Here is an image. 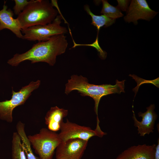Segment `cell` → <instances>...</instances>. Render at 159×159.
<instances>
[{
    "label": "cell",
    "mask_w": 159,
    "mask_h": 159,
    "mask_svg": "<svg viewBox=\"0 0 159 159\" xmlns=\"http://www.w3.org/2000/svg\"><path fill=\"white\" fill-rule=\"evenodd\" d=\"M68 45L64 34L55 35L47 41H38L24 53L16 54L7 63L12 66H16L21 62L28 60L32 63L44 62L53 66L57 57L65 52Z\"/></svg>",
    "instance_id": "1"
},
{
    "label": "cell",
    "mask_w": 159,
    "mask_h": 159,
    "mask_svg": "<svg viewBox=\"0 0 159 159\" xmlns=\"http://www.w3.org/2000/svg\"><path fill=\"white\" fill-rule=\"evenodd\" d=\"M125 80L119 81L116 80L114 85L110 84L95 85L88 83L87 79L82 75H72L65 84V93L68 94L71 91L77 90L82 96H88L95 101V111L97 115V124L100 121L98 116V109L101 98L103 96L114 93L125 92Z\"/></svg>",
    "instance_id": "2"
},
{
    "label": "cell",
    "mask_w": 159,
    "mask_h": 159,
    "mask_svg": "<svg viewBox=\"0 0 159 159\" xmlns=\"http://www.w3.org/2000/svg\"><path fill=\"white\" fill-rule=\"evenodd\" d=\"M58 12L48 0H31L16 19L23 29L50 23L57 16Z\"/></svg>",
    "instance_id": "3"
},
{
    "label": "cell",
    "mask_w": 159,
    "mask_h": 159,
    "mask_svg": "<svg viewBox=\"0 0 159 159\" xmlns=\"http://www.w3.org/2000/svg\"><path fill=\"white\" fill-rule=\"evenodd\" d=\"M27 137L41 159H52L55 150L61 142L58 134L46 128Z\"/></svg>",
    "instance_id": "4"
},
{
    "label": "cell",
    "mask_w": 159,
    "mask_h": 159,
    "mask_svg": "<svg viewBox=\"0 0 159 159\" xmlns=\"http://www.w3.org/2000/svg\"><path fill=\"white\" fill-rule=\"evenodd\" d=\"M63 19L62 14L57 15L50 23L32 26L21 29L22 33L24 34L22 39L30 41H46L55 35L64 34L68 31L66 27L60 25Z\"/></svg>",
    "instance_id": "5"
},
{
    "label": "cell",
    "mask_w": 159,
    "mask_h": 159,
    "mask_svg": "<svg viewBox=\"0 0 159 159\" xmlns=\"http://www.w3.org/2000/svg\"><path fill=\"white\" fill-rule=\"evenodd\" d=\"M40 81H32L28 85L22 87L18 92L12 90V96L9 100L0 102V119L11 123L13 121L12 112L16 107L24 104L31 95V92L37 89L40 84Z\"/></svg>",
    "instance_id": "6"
},
{
    "label": "cell",
    "mask_w": 159,
    "mask_h": 159,
    "mask_svg": "<svg viewBox=\"0 0 159 159\" xmlns=\"http://www.w3.org/2000/svg\"><path fill=\"white\" fill-rule=\"evenodd\" d=\"M58 134L61 141L71 139H80L88 140L91 137L97 136L102 137L106 133L102 130H93L90 127L82 126L70 122L67 119L62 123Z\"/></svg>",
    "instance_id": "7"
},
{
    "label": "cell",
    "mask_w": 159,
    "mask_h": 159,
    "mask_svg": "<svg viewBox=\"0 0 159 159\" xmlns=\"http://www.w3.org/2000/svg\"><path fill=\"white\" fill-rule=\"evenodd\" d=\"M88 140L71 139L61 141L56 149V159H81Z\"/></svg>",
    "instance_id": "8"
},
{
    "label": "cell",
    "mask_w": 159,
    "mask_h": 159,
    "mask_svg": "<svg viewBox=\"0 0 159 159\" xmlns=\"http://www.w3.org/2000/svg\"><path fill=\"white\" fill-rule=\"evenodd\" d=\"M127 14L124 17L126 22L138 24V19L149 21L158 13L152 10L145 0H132L127 10Z\"/></svg>",
    "instance_id": "9"
},
{
    "label": "cell",
    "mask_w": 159,
    "mask_h": 159,
    "mask_svg": "<svg viewBox=\"0 0 159 159\" xmlns=\"http://www.w3.org/2000/svg\"><path fill=\"white\" fill-rule=\"evenodd\" d=\"M155 108V105L151 104L146 108L147 110L145 112H138V116L142 118L141 121L137 119L132 111L134 126L138 128V133L140 136H144L146 134L153 132L155 122L157 118V115L154 111Z\"/></svg>",
    "instance_id": "10"
},
{
    "label": "cell",
    "mask_w": 159,
    "mask_h": 159,
    "mask_svg": "<svg viewBox=\"0 0 159 159\" xmlns=\"http://www.w3.org/2000/svg\"><path fill=\"white\" fill-rule=\"evenodd\" d=\"M156 145H134L124 150L116 159H154Z\"/></svg>",
    "instance_id": "11"
},
{
    "label": "cell",
    "mask_w": 159,
    "mask_h": 159,
    "mask_svg": "<svg viewBox=\"0 0 159 159\" xmlns=\"http://www.w3.org/2000/svg\"><path fill=\"white\" fill-rule=\"evenodd\" d=\"M4 2L3 9L0 10V31L5 29L11 31L18 38L22 39L23 35L20 24L16 18H13L14 13L10 9H7V6Z\"/></svg>",
    "instance_id": "12"
},
{
    "label": "cell",
    "mask_w": 159,
    "mask_h": 159,
    "mask_svg": "<svg viewBox=\"0 0 159 159\" xmlns=\"http://www.w3.org/2000/svg\"><path fill=\"white\" fill-rule=\"evenodd\" d=\"M68 114L67 110L60 108L57 106L51 107L45 117V123L48 129L54 132L60 130L63 119Z\"/></svg>",
    "instance_id": "13"
},
{
    "label": "cell",
    "mask_w": 159,
    "mask_h": 159,
    "mask_svg": "<svg viewBox=\"0 0 159 159\" xmlns=\"http://www.w3.org/2000/svg\"><path fill=\"white\" fill-rule=\"evenodd\" d=\"M17 132L19 134L21 141L22 147L27 159H41L35 156L31 147V144L26 136L25 130V125L20 121L16 125Z\"/></svg>",
    "instance_id": "14"
},
{
    "label": "cell",
    "mask_w": 159,
    "mask_h": 159,
    "mask_svg": "<svg viewBox=\"0 0 159 159\" xmlns=\"http://www.w3.org/2000/svg\"><path fill=\"white\" fill-rule=\"evenodd\" d=\"M86 12L91 17V24L96 27L97 29V35L101 27H107L111 25L115 21V19L109 18L103 15L98 16L95 15L91 11L89 6L87 4L84 6Z\"/></svg>",
    "instance_id": "15"
},
{
    "label": "cell",
    "mask_w": 159,
    "mask_h": 159,
    "mask_svg": "<svg viewBox=\"0 0 159 159\" xmlns=\"http://www.w3.org/2000/svg\"><path fill=\"white\" fill-rule=\"evenodd\" d=\"M12 159H27L17 132L13 133L12 141Z\"/></svg>",
    "instance_id": "16"
},
{
    "label": "cell",
    "mask_w": 159,
    "mask_h": 159,
    "mask_svg": "<svg viewBox=\"0 0 159 159\" xmlns=\"http://www.w3.org/2000/svg\"><path fill=\"white\" fill-rule=\"evenodd\" d=\"M102 7L101 13L103 15L112 19H116L122 16L123 14L121 11L117 7L110 5L107 0H102Z\"/></svg>",
    "instance_id": "17"
},
{
    "label": "cell",
    "mask_w": 159,
    "mask_h": 159,
    "mask_svg": "<svg viewBox=\"0 0 159 159\" xmlns=\"http://www.w3.org/2000/svg\"><path fill=\"white\" fill-rule=\"evenodd\" d=\"M15 5L13 7L14 13L18 15L24 9L26 6L31 1L27 0H14Z\"/></svg>",
    "instance_id": "18"
},
{
    "label": "cell",
    "mask_w": 159,
    "mask_h": 159,
    "mask_svg": "<svg viewBox=\"0 0 159 159\" xmlns=\"http://www.w3.org/2000/svg\"><path fill=\"white\" fill-rule=\"evenodd\" d=\"M118 5L117 6L120 11H126L128 9V6L130 2L129 0H117Z\"/></svg>",
    "instance_id": "19"
},
{
    "label": "cell",
    "mask_w": 159,
    "mask_h": 159,
    "mask_svg": "<svg viewBox=\"0 0 159 159\" xmlns=\"http://www.w3.org/2000/svg\"><path fill=\"white\" fill-rule=\"evenodd\" d=\"M154 159H159V139L158 138L157 144L156 145Z\"/></svg>",
    "instance_id": "20"
}]
</instances>
